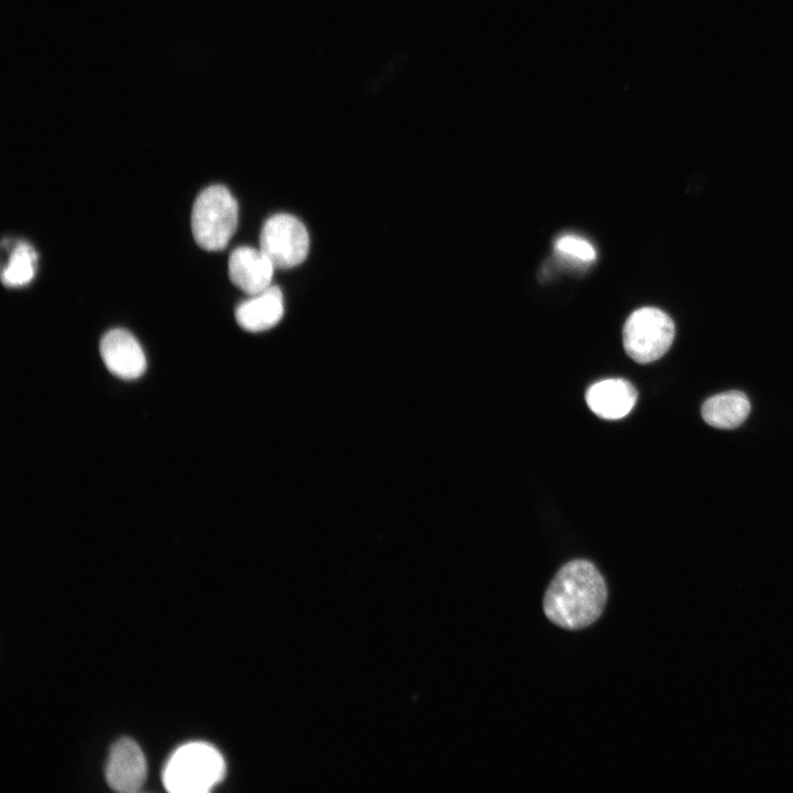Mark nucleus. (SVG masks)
<instances>
[{"mask_svg":"<svg viewBox=\"0 0 793 793\" xmlns=\"http://www.w3.org/2000/svg\"><path fill=\"white\" fill-rule=\"evenodd\" d=\"M750 413V402L740 391H728L710 397L702 408L703 420L716 428H735Z\"/></svg>","mask_w":793,"mask_h":793,"instance_id":"nucleus-11","label":"nucleus"},{"mask_svg":"<svg viewBox=\"0 0 793 793\" xmlns=\"http://www.w3.org/2000/svg\"><path fill=\"white\" fill-rule=\"evenodd\" d=\"M108 785L118 792H138L146 778V761L141 748L129 738L119 739L110 749L105 769Z\"/></svg>","mask_w":793,"mask_h":793,"instance_id":"nucleus-6","label":"nucleus"},{"mask_svg":"<svg viewBox=\"0 0 793 793\" xmlns=\"http://www.w3.org/2000/svg\"><path fill=\"white\" fill-rule=\"evenodd\" d=\"M675 335L672 318L655 307H642L627 319L623 330V348L639 363L661 358L671 347Z\"/></svg>","mask_w":793,"mask_h":793,"instance_id":"nucleus-4","label":"nucleus"},{"mask_svg":"<svg viewBox=\"0 0 793 793\" xmlns=\"http://www.w3.org/2000/svg\"><path fill=\"white\" fill-rule=\"evenodd\" d=\"M606 601V583L596 566L586 560H574L562 566L548 585L543 610L556 626L578 630L600 617Z\"/></svg>","mask_w":793,"mask_h":793,"instance_id":"nucleus-1","label":"nucleus"},{"mask_svg":"<svg viewBox=\"0 0 793 793\" xmlns=\"http://www.w3.org/2000/svg\"><path fill=\"white\" fill-rule=\"evenodd\" d=\"M555 250L564 257L582 262H590L596 258L594 247L585 239L565 235L555 242Z\"/></svg>","mask_w":793,"mask_h":793,"instance_id":"nucleus-13","label":"nucleus"},{"mask_svg":"<svg viewBox=\"0 0 793 793\" xmlns=\"http://www.w3.org/2000/svg\"><path fill=\"white\" fill-rule=\"evenodd\" d=\"M99 349L107 369L120 379H137L146 369L145 355L139 341L124 329L107 332L100 340Z\"/></svg>","mask_w":793,"mask_h":793,"instance_id":"nucleus-7","label":"nucleus"},{"mask_svg":"<svg viewBox=\"0 0 793 793\" xmlns=\"http://www.w3.org/2000/svg\"><path fill=\"white\" fill-rule=\"evenodd\" d=\"M238 225V204L224 185H211L196 197L191 217L193 237L202 249L226 248Z\"/></svg>","mask_w":793,"mask_h":793,"instance_id":"nucleus-3","label":"nucleus"},{"mask_svg":"<svg viewBox=\"0 0 793 793\" xmlns=\"http://www.w3.org/2000/svg\"><path fill=\"white\" fill-rule=\"evenodd\" d=\"M589 409L599 417L618 420L634 406L637 391L623 379H605L590 385L585 394Z\"/></svg>","mask_w":793,"mask_h":793,"instance_id":"nucleus-9","label":"nucleus"},{"mask_svg":"<svg viewBox=\"0 0 793 793\" xmlns=\"http://www.w3.org/2000/svg\"><path fill=\"white\" fill-rule=\"evenodd\" d=\"M283 313L282 292L278 286L271 285L240 303L236 308L235 317L241 328L258 333L275 326Z\"/></svg>","mask_w":793,"mask_h":793,"instance_id":"nucleus-10","label":"nucleus"},{"mask_svg":"<svg viewBox=\"0 0 793 793\" xmlns=\"http://www.w3.org/2000/svg\"><path fill=\"white\" fill-rule=\"evenodd\" d=\"M226 771L219 751L205 742H188L169 758L162 773L165 789L173 793H204L218 784Z\"/></svg>","mask_w":793,"mask_h":793,"instance_id":"nucleus-2","label":"nucleus"},{"mask_svg":"<svg viewBox=\"0 0 793 793\" xmlns=\"http://www.w3.org/2000/svg\"><path fill=\"white\" fill-rule=\"evenodd\" d=\"M274 270L275 267L260 248H236L228 260L229 279L250 296L272 285Z\"/></svg>","mask_w":793,"mask_h":793,"instance_id":"nucleus-8","label":"nucleus"},{"mask_svg":"<svg viewBox=\"0 0 793 793\" xmlns=\"http://www.w3.org/2000/svg\"><path fill=\"white\" fill-rule=\"evenodd\" d=\"M260 249L275 269L296 267L307 257L308 232L296 217L290 214H276L271 216L261 229Z\"/></svg>","mask_w":793,"mask_h":793,"instance_id":"nucleus-5","label":"nucleus"},{"mask_svg":"<svg viewBox=\"0 0 793 793\" xmlns=\"http://www.w3.org/2000/svg\"><path fill=\"white\" fill-rule=\"evenodd\" d=\"M37 253L28 242H19L12 250L9 261L2 268L1 281L8 287L28 284L35 274Z\"/></svg>","mask_w":793,"mask_h":793,"instance_id":"nucleus-12","label":"nucleus"}]
</instances>
